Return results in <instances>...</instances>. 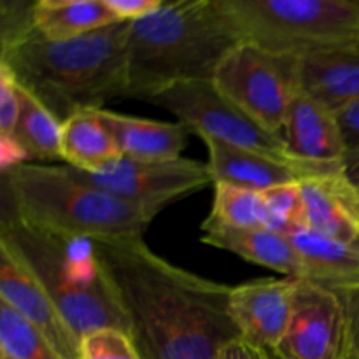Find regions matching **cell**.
Instances as JSON below:
<instances>
[{"instance_id": "obj_1", "label": "cell", "mask_w": 359, "mask_h": 359, "mask_svg": "<svg viewBox=\"0 0 359 359\" xmlns=\"http://www.w3.org/2000/svg\"><path fill=\"white\" fill-rule=\"evenodd\" d=\"M93 244L142 359H217L241 339L228 309L231 286L175 266L142 237Z\"/></svg>"}, {"instance_id": "obj_2", "label": "cell", "mask_w": 359, "mask_h": 359, "mask_svg": "<svg viewBox=\"0 0 359 359\" xmlns=\"http://www.w3.org/2000/svg\"><path fill=\"white\" fill-rule=\"evenodd\" d=\"M130 23L109 25L70 41L53 42L39 32L0 51L18 84L58 121L83 111L104 109L123 98Z\"/></svg>"}, {"instance_id": "obj_3", "label": "cell", "mask_w": 359, "mask_h": 359, "mask_svg": "<svg viewBox=\"0 0 359 359\" xmlns=\"http://www.w3.org/2000/svg\"><path fill=\"white\" fill-rule=\"evenodd\" d=\"M241 44L219 0L163 2L130 23L123 98L149 102L175 84L212 81L224 56Z\"/></svg>"}, {"instance_id": "obj_4", "label": "cell", "mask_w": 359, "mask_h": 359, "mask_svg": "<svg viewBox=\"0 0 359 359\" xmlns=\"http://www.w3.org/2000/svg\"><path fill=\"white\" fill-rule=\"evenodd\" d=\"M2 214L34 226L88 238H139L160 210L126 202L70 167L25 163L0 174Z\"/></svg>"}, {"instance_id": "obj_5", "label": "cell", "mask_w": 359, "mask_h": 359, "mask_svg": "<svg viewBox=\"0 0 359 359\" xmlns=\"http://www.w3.org/2000/svg\"><path fill=\"white\" fill-rule=\"evenodd\" d=\"M0 248L37 279L79 339L102 328L130 335L128 318L93 241L55 233L2 214Z\"/></svg>"}, {"instance_id": "obj_6", "label": "cell", "mask_w": 359, "mask_h": 359, "mask_svg": "<svg viewBox=\"0 0 359 359\" xmlns=\"http://www.w3.org/2000/svg\"><path fill=\"white\" fill-rule=\"evenodd\" d=\"M238 41L287 58L359 44V0H219Z\"/></svg>"}, {"instance_id": "obj_7", "label": "cell", "mask_w": 359, "mask_h": 359, "mask_svg": "<svg viewBox=\"0 0 359 359\" xmlns=\"http://www.w3.org/2000/svg\"><path fill=\"white\" fill-rule=\"evenodd\" d=\"M221 95L279 137L297 93V58L277 56L248 42L235 46L212 77Z\"/></svg>"}, {"instance_id": "obj_8", "label": "cell", "mask_w": 359, "mask_h": 359, "mask_svg": "<svg viewBox=\"0 0 359 359\" xmlns=\"http://www.w3.org/2000/svg\"><path fill=\"white\" fill-rule=\"evenodd\" d=\"M149 104L172 112L181 125L200 139L210 137L241 149L294 160L279 137L266 132L255 119L231 104L219 93L212 81L175 84L151 98Z\"/></svg>"}, {"instance_id": "obj_9", "label": "cell", "mask_w": 359, "mask_h": 359, "mask_svg": "<svg viewBox=\"0 0 359 359\" xmlns=\"http://www.w3.org/2000/svg\"><path fill=\"white\" fill-rule=\"evenodd\" d=\"M79 174L118 198L160 212L214 184L207 163L182 156L163 161H137L123 156L98 174Z\"/></svg>"}, {"instance_id": "obj_10", "label": "cell", "mask_w": 359, "mask_h": 359, "mask_svg": "<svg viewBox=\"0 0 359 359\" xmlns=\"http://www.w3.org/2000/svg\"><path fill=\"white\" fill-rule=\"evenodd\" d=\"M347 314L342 297L309 279H298L290 325L273 351L277 359H342Z\"/></svg>"}, {"instance_id": "obj_11", "label": "cell", "mask_w": 359, "mask_h": 359, "mask_svg": "<svg viewBox=\"0 0 359 359\" xmlns=\"http://www.w3.org/2000/svg\"><path fill=\"white\" fill-rule=\"evenodd\" d=\"M297 280L256 279L231 287L228 309L242 340L265 353L277 349L290 325Z\"/></svg>"}, {"instance_id": "obj_12", "label": "cell", "mask_w": 359, "mask_h": 359, "mask_svg": "<svg viewBox=\"0 0 359 359\" xmlns=\"http://www.w3.org/2000/svg\"><path fill=\"white\" fill-rule=\"evenodd\" d=\"M0 302L16 311L63 359H81L79 337L37 279L4 248H0Z\"/></svg>"}, {"instance_id": "obj_13", "label": "cell", "mask_w": 359, "mask_h": 359, "mask_svg": "<svg viewBox=\"0 0 359 359\" xmlns=\"http://www.w3.org/2000/svg\"><path fill=\"white\" fill-rule=\"evenodd\" d=\"M202 140L209 153L207 167L214 184H230L263 193L276 186L298 182L305 177L344 168V165L339 168H325L297 160H284L258 151L241 149L210 137H203Z\"/></svg>"}, {"instance_id": "obj_14", "label": "cell", "mask_w": 359, "mask_h": 359, "mask_svg": "<svg viewBox=\"0 0 359 359\" xmlns=\"http://www.w3.org/2000/svg\"><path fill=\"white\" fill-rule=\"evenodd\" d=\"M279 139L294 160L314 167L339 168L347 154L339 114L298 90L287 109Z\"/></svg>"}, {"instance_id": "obj_15", "label": "cell", "mask_w": 359, "mask_h": 359, "mask_svg": "<svg viewBox=\"0 0 359 359\" xmlns=\"http://www.w3.org/2000/svg\"><path fill=\"white\" fill-rule=\"evenodd\" d=\"M304 226L337 241L359 244V193L342 170L300 181Z\"/></svg>"}, {"instance_id": "obj_16", "label": "cell", "mask_w": 359, "mask_h": 359, "mask_svg": "<svg viewBox=\"0 0 359 359\" xmlns=\"http://www.w3.org/2000/svg\"><path fill=\"white\" fill-rule=\"evenodd\" d=\"M297 88L337 114L359 104V44L298 58Z\"/></svg>"}, {"instance_id": "obj_17", "label": "cell", "mask_w": 359, "mask_h": 359, "mask_svg": "<svg viewBox=\"0 0 359 359\" xmlns=\"http://www.w3.org/2000/svg\"><path fill=\"white\" fill-rule=\"evenodd\" d=\"M105 126L111 130L123 156L137 161H163L181 158L191 135L179 121L135 118L100 109Z\"/></svg>"}, {"instance_id": "obj_18", "label": "cell", "mask_w": 359, "mask_h": 359, "mask_svg": "<svg viewBox=\"0 0 359 359\" xmlns=\"http://www.w3.org/2000/svg\"><path fill=\"white\" fill-rule=\"evenodd\" d=\"M200 241L216 249L233 252L245 262L265 266L284 277L305 279V266L287 235L269 228L256 230H226L202 228Z\"/></svg>"}, {"instance_id": "obj_19", "label": "cell", "mask_w": 359, "mask_h": 359, "mask_svg": "<svg viewBox=\"0 0 359 359\" xmlns=\"http://www.w3.org/2000/svg\"><path fill=\"white\" fill-rule=\"evenodd\" d=\"M287 237L305 266V279L332 291L359 287V244L337 241L302 226Z\"/></svg>"}, {"instance_id": "obj_20", "label": "cell", "mask_w": 359, "mask_h": 359, "mask_svg": "<svg viewBox=\"0 0 359 359\" xmlns=\"http://www.w3.org/2000/svg\"><path fill=\"white\" fill-rule=\"evenodd\" d=\"M62 158L67 167L98 174L123 158L111 130L98 111H83L62 123Z\"/></svg>"}, {"instance_id": "obj_21", "label": "cell", "mask_w": 359, "mask_h": 359, "mask_svg": "<svg viewBox=\"0 0 359 359\" xmlns=\"http://www.w3.org/2000/svg\"><path fill=\"white\" fill-rule=\"evenodd\" d=\"M34 20L39 34L53 42L70 41L121 23L107 0H37Z\"/></svg>"}, {"instance_id": "obj_22", "label": "cell", "mask_w": 359, "mask_h": 359, "mask_svg": "<svg viewBox=\"0 0 359 359\" xmlns=\"http://www.w3.org/2000/svg\"><path fill=\"white\" fill-rule=\"evenodd\" d=\"M23 90V88H21ZM11 135L25 147L30 160L51 163L62 160V121L23 90L21 111Z\"/></svg>"}, {"instance_id": "obj_23", "label": "cell", "mask_w": 359, "mask_h": 359, "mask_svg": "<svg viewBox=\"0 0 359 359\" xmlns=\"http://www.w3.org/2000/svg\"><path fill=\"white\" fill-rule=\"evenodd\" d=\"M202 228L272 230L263 193L230 184H214L212 209L209 217L202 223Z\"/></svg>"}, {"instance_id": "obj_24", "label": "cell", "mask_w": 359, "mask_h": 359, "mask_svg": "<svg viewBox=\"0 0 359 359\" xmlns=\"http://www.w3.org/2000/svg\"><path fill=\"white\" fill-rule=\"evenodd\" d=\"M0 353L16 359H63L4 302H0Z\"/></svg>"}, {"instance_id": "obj_25", "label": "cell", "mask_w": 359, "mask_h": 359, "mask_svg": "<svg viewBox=\"0 0 359 359\" xmlns=\"http://www.w3.org/2000/svg\"><path fill=\"white\" fill-rule=\"evenodd\" d=\"M272 230L290 235L297 228L304 226V196L300 181L276 186L263 191Z\"/></svg>"}, {"instance_id": "obj_26", "label": "cell", "mask_w": 359, "mask_h": 359, "mask_svg": "<svg viewBox=\"0 0 359 359\" xmlns=\"http://www.w3.org/2000/svg\"><path fill=\"white\" fill-rule=\"evenodd\" d=\"M81 359H142V356L128 333L102 328L81 339Z\"/></svg>"}, {"instance_id": "obj_27", "label": "cell", "mask_w": 359, "mask_h": 359, "mask_svg": "<svg viewBox=\"0 0 359 359\" xmlns=\"http://www.w3.org/2000/svg\"><path fill=\"white\" fill-rule=\"evenodd\" d=\"M34 4L27 0H0V51L20 44L37 32Z\"/></svg>"}, {"instance_id": "obj_28", "label": "cell", "mask_w": 359, "mask_h": 359, "mask_svg": "<svg viewBox=\"0 0 359 359\" xmlns=\"http://www.w3.org/2000/svg\"><path fill=\"white\" fill-rule=\"evenodd\" d=\"M21 95L23 90L9 67L0 63V133L11 135L16 126L21 111Z\"/></svg>"}, {"instance_id": "obj_29", "label": "cell", "mask_w": 359, "mask_h": 359, "mask_svg": "<svg viewBox=\"0 0 359 359\" xmlns=\"http://www.w3.org/2000/svg\"><path fill=\"white\" fill-rule=\"evenodd\" d=\"M337 293L342 297L347 314V339L342 359H359V287Z\"/></svg>"}, {"instance_id": "obj_30", "label": "cell", "mask_w": 359, "mask_h": 359, "mask_svg": "<svg viewBox=\"0 0 359 359\" xmlns=\"http://www.w3.org/2000/svg\"><path fill=\"white\" fill-rule=\"evenodd\" d=\"M119 21L133 23L149 16L161 7V0H107Z\"/></svg>"}, {"instance_id": "obj_31", "label": "cell", "mask_w": 359, "mask_h": 359, "mask_svg": "<svg viewBox=\"0 0 359 359\" xmlns=\"http://www.w3.org/2000/svg\"><path fill=\"white\" fill-rule=\"evenodd\" d=\"M25 163H32L25 147L13 135H2L0 133V174L13 170V168Z\"/></svg>"}, {"instance_id": "obj_32", "label": "cell", "mask_w": 359, "mask_h": 359, "mask_svg": "<svg viewBox=\"0 0 359 359\" xmlns=\"http://www.w3.org/2000/svg\"><path fill=\"white\" fill-rule=\"evenodd\" d=\"M340 128H342L344 142H346L347 153L359 149V104L351 105L339 112Z\"/></svg>"}, {"instance_id": "obj_33", "label": "cell", "mask_w": 359, "mask_h": 359, "mask_svg": "<svg viewBox=\"0 0 359 359\" xmlns=\"http://www.w3.org/2000/svg\"><path fill=\"white\" fill-rule=\"evenodd\" d=\"M217 359H269V354L245 340L235 339L219 351Z\"/></svg>"}, {"instance_id": "obj_34", "label": "cell", "mask_w": 359, "mask_h": 359, "mask_svg": "<svg viewBox=\"0 0 359 359\" xmlns=\"http://www.w3.org/2000/svg\"><path fill=\"white\" fill-rule=\"evenodd\" d=\"M344 174L359 193V149L346 154V158H344Z\"/></svg>"}, {"instance_id": "obj_35", "label": "cell", "mask_w": 359, "mask_h": 359, "mask_svg": "<svg viewBox=\"0 0 359 359\" xmlns=\"http://www.w3.org/2000/svg\"><path fill=\"white\" fill-rule=\"evenodd\" d=\"M266 354H269V359H277L276 356H273V354H270V353H266Z\"/></svg>"}]
</instances>
